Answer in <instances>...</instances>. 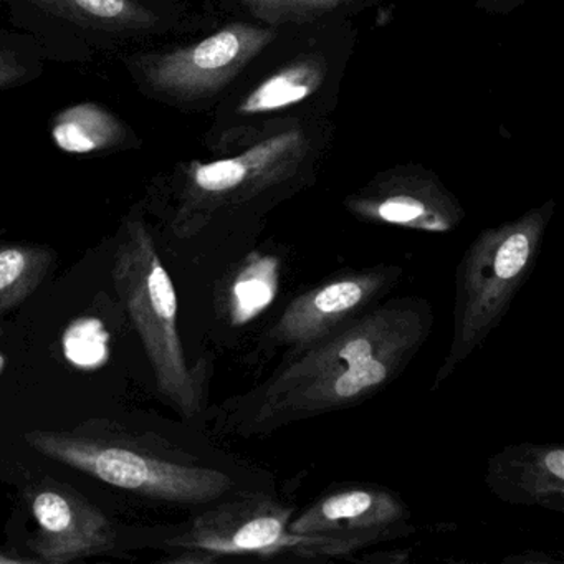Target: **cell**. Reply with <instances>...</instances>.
<instances>
[{
    "instance_id": "cell-1",
    "label": "cell",
    "mask_w": 564,
    "mask_h": 564,
    "mask_svg": "<svg viewBox=\"0 0 564 564\" xmlns=\"http://www.w3.org/2000/svg\"><path fill=\"white\" fill-rule=\"evenodd\" d=\"M432 332L421 300L401 299L339 326L237 402L236 431L263 435L359 404L394 381Z\"/></svg>"
},
{
    "instance_id": "cell-2",
    "label": "cell",
    "mask_w": 564,
    "mask_h": 564,
    "mask_svg": "<svg viewBox=\"0 0 564 564\" xmlns=\"http://www.w3.org/2000/svg\"><path fill=\"white\" fill-rule=\"evenodd\" d=\"M115 290L137 329L158 392L184 417L200 409V381L177 329V296L150 229L141 217L123 224L113 256Z\"/></svg>"
},
{
    "instance_id": "cell-3",
    "label": "cell",
    "mask_w": 564,
    "mask_h": 564,
    "mask_svg": "<svg viewBox=\"0 0 564 564\" xmlns=\"http://www.w3.org/2000/svg\"><path fill=\"white\" fill-rule=\"evenodd\" d=\"M550 217L547 206L530 210L520 219L484 230L468 247L457 269L452 345L434 389L497 328L536 262Z\"/></svg>"
},
{
    "instance_id": "cell-4",
    "label": "cell",
    "mask_w": 564,
    "mask_h": 564,
    "mask_svg": "<svg viewBox=\"0 0 564 564\" xmlns=\"http://www.w3.org/2000/svg\"><path fill=\"white\" fill-rule=\"evenodd\" d=\"M24 438L52 460L154 500L213 503L232 490V478L224 471L173 460L128 438L82 431H31Z\"/></svg>"
},
{
    "instance_id": "cell-5",
    "label": "cell",
    "mask_w": 564,
    "mask_h": 564,
    "mask_svg": "<svg viewBox=\"0 0 564 564\" xmlns=\"http://www.w3.org/2000/svg\"><path fill=\"white\" fill-rule=\"evenodd\" d=\"M306 153L305 134L293 130L269 138L237 156L187 164L180 174L174 236L191 239L203 232L223 210L246 206L292 180Z\"/></svg>"
},
{
    "instance_id": "cell-6",
    "label": "cell",
    "mask_w": 564,
    "mask_h": 564,
    "mask_svg": "<svg viewBox=\"0 0 564 564\" xmlns=\"http://www.w3.org/2000/svg\"><path fill=\"white\" fill-rule=\"evenodd\" d=\"M273 39L269 29L239 22L194 44L134 52L123 64L144 97L183 107L220 94Z\"/></svg>"
},
{
    "instance_id": "cell-7",
    "label": "cell",
    "mask_w": 564,
    "mask_h": 564,
    "mask_svg": "<svg viewBox=\"0 0 564 564\" xmlns=\"http://www.w3.org/2000/svg\"><path fill=\"white\" fill-rule=\"evenodd\" d=\"M292 510L272 498H232L197 514L186 531L171 538L170 544L180 550L199 551L210 560L236 554L276 556L293 553L302 557L306 536L290 533Z\"/></svg>"
},
{
    "instance_id": "cell-8",
    "label": "cell",
    "mask_w": 564,
    "mask_h": 564,
    "mask_svg": "<svg viewBox=\"0 0 564 564\" xmlns=\"http://www.w3.org/2000/svg\"><path fill=\"white\" fill-rule=\"evenodd\" d=\"M34 28L61 29L68 39L111 51L148 41L170 29L163 0H8Z\"/></svg>"
},
{
    "instance_id": "cell-9",
    "label": "cell",
    "mask_w": 564,
    "mask_h": 564,
    "mask_svg": "<svg viewBox=\"0 0 564 564\" xmlns=\"http://www.w3.org/2000/svg\"><path fill=\"white\" fill-rule=\"evenodd\" d=\"M28 501L35 520L28 543L42 563L67 564L108 553L117 544L107 514L67 485L39 481L29 490Z\"/></svg>"
},
{
    "instance_id": "cell-10",
    "label": "cell",
    "mask_w": 564,
    "mask_h": 564,
    "mask_svg": "<svg viewBox=\"0 0 564 564\" xmlns=\"http://www.w3.org/2000/svg\"><path fill=\"white\" fill-rule=\"evenodd\" d=\"M394 275L391 270H369L313 286L283 310L267 339L286 346L292 352L302 351L362 315L391 286Z\"/></svg>"
},
{
    "instance_id": "cell-11",
    "label": "cell",
    "mask_w": 564,
    "mask_h": 564,
    "mask_svg": "<svg viewBox=\"0 0 564 564\" xmlns=\"http://www.w3.org/2000/svg\"><path fill=\"white\" fill-rule=\"evenodd\" d=\"M404 505L379 488H349L316 501L290 521V533L312 541L310 553L339 554L379 540L405 520Z\"/></svg>"
},
{
    "instance_id": "cell-12",
    "label": "cell",
    "mask_w": 564,
    "mask_h": 564,
    "mask_svg": "<svg viewBox=\"0 0 564 564\" xmlns=\"http://www.w3.org/2000/svg\"><path fill=\"white\" fill-rule=\"evenodd\" d=\"M362 219L425 232H448L462 220V209L432 177L392 174L369 184L348 199Z\"/></svg>"
},
{
    "instance_id": "cell-13",
    "label": "cell",
    "mask_w": 564,
    "mask_h": 564,
    "mask_svg": "<svg viewBox=\"0 0 564 564\" xmlns=\"http://www.w3.org/2000/svg\"><path fill=\"white\" fill-rule=\"evenodd\" d=\"M487 481L503 500L563 510L564 451L551 445L507 448L490 462Z\"/></svg>"
},
{
    "instance_id": "cell-14",
    "label": "cell",
    "mask_w": 564,
    "mask_h": 564,
    "mask_svg": "<svg viewBox=\"0 0 564 564\" xmlns=\"http://www.w3.org/2000/svg\"><path fill=\"white\" fill-rule=\"evenodd\" d=\"M52 143L62 153L94 156L141 147L123 118L95 101H82L58 111L48 127Z\"/></svg>"
},
{
    "instance_id": "cell-15",
    "label": "cell",
    "mask_w": 564,
    "mask_h": 564,
    "mask_svg": "<svg viewBox=\"0 0 564 564\" xmlns=\"http://www.w3.org/2000/svg\"><path fill=\"white\" fill-rule=\"evenodd\" d=\"M325 80V62L318 57L302 58L267 78L240 101L237 111L259 115L289 108L315 94Z\"/></svg>"
},
{
    "instance_id": "cell-16",
    "label": "cell",
    "mask_w": 564,
    "mask_h": 564,
    "mask_svg": "<svg viewBox=\"0 0 564 564\" xmlns=\"http://www.w3.org/2000/svg\"><path fill=\"white\" fill-rule=\"evenodd\" d=\"M51 249L31 243L0 246V316L24 303L54 263Z\"/></svg>"
},
{
    "instance_id": "cell-17",
    "label": "cell",
    "mask_w": 564,
    "mask_h": 564,
    "mask_svg": "<svg viewBox=\"0 0 564 564\" xmlns=\"http://www.w3.org/2000/svg\"><path fill=\"white\" fill-rule=\"evenodd\" d=\"M279 260L252 253L240 267L229 292V313L234 325L252 322L272 305L279 290Z\"/></svg>"
},
{
    "instance_id": "cell-18",
    "label": "cell",
    "mask_w": 564,
    "mask_h": 564,
    "mask_svg": "<svg viewBox=\"0 0 564 564\" xmlns=\"http://www.w3.org/2000/svg\"><path fill=\"white\" fill-rule=\"evenodd\" d=\"M256 18L267 24L308 22L335 11L341 0H242Z\"/></svg>"
},
{
    "instance_id": "cell-19",
    "label": "cell",
    "mask_w": 564,
    "mask_h": 564,
    "mask_svg": "<svg viewBox=\"0 0 564 564\" xmlns=\"http://www.w3.org/2000/svg\"><path fill=\"white\" fill-rule=\"evenodd\" d=\"M42 74V57L14 42L0 41V91L29 84Z\"/></svg>"
},
{
    "instance_id": "cell-20",
    "label": "cell",
    "mask_w": 564,
    "mask_h": 564,
    "mask_svg": "<svg viewBox=\"0 0 564 564\" xmlns=\"http://www.w3.org/2000/svg\"><path fill=\"white\" fill-rule=\"evenodd\" d=\"M21 563H28V560H24V557L8 556V554L0 553V564H21Z\"/></svg>"
},
{
    "instance_id": "cell-21",
    "label": "cell",
    "mask_w": 564,
    "mask_h": 564,
    "mask_svg": "<svg viewBox=\"0 0 564 564\" xmlns=\"http://www.w3.org/2000/svg\"><path fill=\"white\" fill-rule=\"evenodd\" d=\"M6 368V359L4 356H2V352H0V375H2V371H4Z\"/></svg>"
},
{
    "instance_id": "cell-22",
    "label": "cell",
    "mask_w": 564,
    "mask_h": 564,
    "mask_svg": "<svg viewBox=\"0 0 564 564\" xmlns=\"http://www.w3.org/2000/svg\"><path fill=\"white\" fill-rule=\"evenodd\" d=\"M487 2H494V4H501V2H511V0H487Z\"/></svg>"
}]
</instances>
